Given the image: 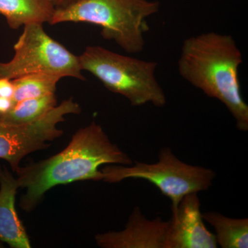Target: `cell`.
<instances>
[{
  "mask_svg": "<svg viewBox=\"0 0 248 248\" xmlns=\"http://www.w3.org/2000/svg\"><path fill=\"white\" fill-rule=\"evenodd\" d=\"M155 0H77L55 10L50 24L84 22L101 28L104 40L112 41L125 53L138 54L145 47L147 19L157 14Z\"/></svg>",
  "mask_w": 248,
  "mask_h": 248,
  "instance_id": "3957f363",
  "label": "cell"
},
{
  "mask_svg": "<svg viewBox=\"0 0 248 248\" xmlns=\"http://www.w3.org/2000/svg\"><path fill=\"white\" fill-rule=\"evenodd\" d=\"M81 111L79 104L70 98L31 123L11 124L0 119V159L7 161L12 170L17 172L27 155L48 148L49 142L63 135L58 125L64 122L66 115H78Z\"/></svg>",
  "mask_w": 248,
  "mask_h": 248,
  "instance_id": "52a82bcc",
  "label": "cell"
},
{
  "mask_svg": "<svg viewBox=\"0 0 248 248\" xmlns=\"http://www.w3.org/2000/svg\"><path fill=\"white\" fill-rule=\"evenodd\" d=\"M215 234L208 231L197 193L186 195L169 220L166 248H217Z\"/></svg>",
  "mask_w": 248,
  "mask_h": 248,
  "instance_id": "ba28073f",
  "label": "cell"
},
{
  "mask_svg": "<svg viewBox=\"0 0 248 248\" xmlns=\"http://www.w3.org/2000/svg\"><path fill=\"white\" fill-rule=\"evenodd\" d=\"M57 106L58 99L55 94L24 99L14 104L6 114L0 115V119L8 124L31 123L42 118Z\"/></svg>",
  "mask_w": 248,
  "mask_h": 248,
  "instance_id": "4fadbf2b",
  "label": "cell"
},
{
  "mask_svg": "<svg viewBox=\"0 0 248 248\" xmlns=\"http://www.w3.org/2000/svg\"><path fill=\"white\" fill-rule=\"evenodd\" d=\"M15 86L12 79L0 78V97L13 99Z\"/></svg>",
  "mask_w": 248,
  "mask_h": 248,
  "instance_id": "9a60e30c",
  "label": "cell"
},
{
  "mask_svg": "<svg viewBox=\"0 0 248 248\" xmlns=\"http://www.w3.org/2000/svg\"><path fill=\"white\" fill-rule=\"evenodd\" d=\"M14 50L12 60L0 62V78L14 79L27 75L46 74L61 79L86 80L78 56L50 37L44 30L43 24L24 26Z\"/></svg>",
  "mask_w": 248,
  "mask_h": 248,
  "instance_id": "8992f818",
  "label": "cell"
},
{
  "mask_svg": "<svg viewBox=\"0 0 248 248\" xmlns=\"http://www.w3.org/2000/svg\"><path fill=\"white\" fill-rule=\"evenodd\" d=\"M104 182L115 184L128 179H143L151 183L172 203V213L186 195L208 190L217 173L213 170L184 162L169 147L160 150L155 163L136 161L130 166L113 165L101 169Z\"/></svg>",
  "mask_w": 248,
  "mask_h": 248,
  "instance_id": "5b68a950",
  "label": "cell"
},
{
  "mask_svg": "<svg viewBox=\"0 0 248 248\" xmlns=\"http://www.w3.org/2000/svg\"><path fill=\"white\" fill-rule=\"evenodd\" d=\"M133 163L128 154L111 141L102 125L93 122L78 130L63 151L18 169L16 173L19 187L26 189L19 205L30 213L55 186L79 181H102L99 169L104 165L130 166Z\"/></svg>",
  "mask_w": 248,
  "mask_h": 248,
  "instance_id": "6da1fadb",
  "label": "cell"
},
{
  "mask_svg": "<svg viewBox=\"0 0 248 248\" xmlns=\"http://www.w3.org/2000/svg\"><path fill=\"white\" fill-rule=\"evenodd\" d=\"M17 178L0 166V241L13 248H30V239L16 209Z\"/></svg>",
  "mask_w": 248,
  "mask_h": 248,
  "instance_id": "30bf717a",
  "label": "cell"
},
{
  "mask_svg": "<svg viewBox=\"0 0 248 248\" xmlns=\"http://www.w3.org/2000/svg\"><path fill=\"white\" fill-rule=\"evenodd\" d=\"M204 221L215 231L217 246L222 248H248V218H235L217 212L202 213Z\"/></svg>",
  "mask_w": 248,
  "mask_h": 248,
  "instance_id": "7c38bea8",
  "label": "cell"
},
{
  "mask_svg": "<svg viewBox=\"0 0 248 248\" xmlns=\"http://www.w3.org/2000/svg\"><path fill=\"white\" fill-rule=\"evenodd\" d=\"M169 227V221L148 219L136 206L123 231L98 234L96 244L102 248H166Z\"/></svg>",
  "mask_w": 248,
  "mask_h": 248,
  "instance_id": "9c48e42d",
  "label": "cell"
},
{
  "mask_svg": "<svg viewBox=\"0 0 248 248\" xmlns=\"http://www.w3.org/2000/svg\"><path fill=\"white\" fill-rule=\"evenodd\" d=\"M81 70L99 79L110 92L126 98L133 107L167 104L164 90L156 79L158 63L121 55L100 46H89L78 56Z\"/></svg>",
  "mask_w": 248,
  "mask_h": 248,
  "instance_id": "277c9868",
  "label": "cell"
},
{
  "mask_svg": "<svg viewBox=\"0 0 248 248\" xmlns=\"http://www.w3.org/2000/svg\"><path fill=\"white\" fill-rule=\"evenodd\" d=\"M243 55L232 36L205 32L186 39L177 62L183 79L221 102L239 131H248V105L243 97L239 69Z\"/></svg>",
  "mask_w": 248,
  "mask_h": 248,
  "instance_id": "7a4b0ae2",
  "label": "cell"
},
{
  "mask_svg": "<svg viewBox=\"0 0 248 248\" xmlns=\"http://www.w3.org/2000/svg\"><path fill=\"white\" fill-rule=\"evenodd\" d=\"M0 248H4V246H3V243L1 242V241H0Z\"/></svg>",
  "mask_w": 248,
  "mask_h": 248,
  "instance_id": "ac0fdd59",
  "label": "cell"
},
{
  "mask_svg": "<svg viewBox=\"0 0 248 248\" xmlns=\"http://www.w3.org/2000/svg\"><path fill=\"white\" fill-rule=\"evenodd\" d=\"M14 105L12 99L0 97V115H4L9 112Z\"/></svg>",
  "mask_w": 248,
  "mask_h": 248,
  "instance_id": "2e32d148",
  "label": "cell"
},
{
  "mask_svg": "<svg viewBox=\"0 0 248 248\" xmlns=\"http://www.w3.org/2000/svg\"><path fill=\"white\" fill-rule=\"evenodd\" d=\"M52 1L56 9H60V8L66 7L72 3L75 2L77 0H52Z\"/></svg>",
  "mask_w": 248,
  "mask_h": 248,
  "instance_id": "e0dca14e",
  "label": "cell"
},
{
  "mask_svg": "<svg viewBox=\"0 0 248 248\" xmlns=\"http://www.w3.org/2000/svg\"><path fill=\"white\" fill-rule=\"evenodd\" d=\"M61 78L46 74H30L12 79L15 86L14 104L24 99L55 94Z\"/></svg>",
  "mask_w": 248,
  "mask_h": 248,
  "instance_id": "5bb4252c",
  "label": "cell"
},
{
  "mask_svg": "<svg viewBox=\"0 0 248 248\" xmlns=\"http://www.w3.org/2000/svg\"><path fill=\"white\" fill-rule=\"evenodd\" d=\"M55 10L52 0H0V14L14 30L32 23L50 24Z\"/></svg>",
  "mask_w": 248,
  "mask_h": 248,
  "instance_id": "8fae6325",
  "label": "cell"
}]
</instances>
